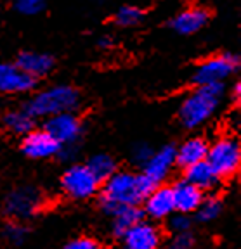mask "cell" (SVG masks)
<instances>
[{"label": "cell", "instance_id": "1", "mask_svg": "<svg viewBox=\"0 0 241 249\" xmlns=\"http://www.w3.org/2000/svg\"><path fill=\"white\" fill-rule=\"evenodd\" d=\"M156 185L146 177L132 175L128 171H117L111 178L104 182L101 192V206L106 213L115 214L128 206H137L148 197Z\"/></svg>", "mask_w": 241, "mask_h": 249}, {"label": "cell", "instance_id": "2", "mask_svg": "<svg viewBox=\"0 0 241 249\" xmlns=\"http://www.w3.org/2000/svg\"><path fill=\"white\" fill-rule=\"evenodd\" d=\"M224 95V85L215 83V85L198 87L189 97L182 102L179 109V120L186 128H195L203 121L214 114Z\"/></svg>", "mask_w": 241, "mask_h": 249}, {"label": "cell", "instance_id": "3", "mask_svg": "<svg viewBox=\"0 0 241 249\" xmlns=\"http://www.w3.org/2000/svg\"><path fill=\"white\" fill-rule=\"evenodd\" d=\"M78 101H80V97H78V92L73 87L58 85L39 92L24 106V109L33 118H52L62 113H71L78 106Z\"/></svg>", "mask_w": 241, "mask_h": 249}, {"label": "cell", "instance_id": "4", "mask_svg": "<svg viewBox=\"0 0 241 249\" xmlns=\"http://www.w3.org/2000/svg\"><path fill=\"white\" fill-rule=\"evenodd\" d=\"M206 163L214 170L217 178H227L233 177L240 168L241 161V149L236 139H226L217 140L212 147H208V154H206Z\"/></svg>", "mask_w": 241, "mask_h": 249}, {"label": "cell", "instance_id": "5", "mask_svg": "<svg viewBox=\"0 0 241 249\" xmlns=\"http://www.w3.org/2000/svg\"><path fill=\"white\" fill-rule=\"evenodd\" d=\"M43 206V196L31 185L18 187L4 201V213L12 220H26Z\"/></svg>", "mask_w": 241, "mask_h": 249}, {"label": "cell", "instance_id": "6", "mask_svg": "<svg viewBox=\"0 0 241 249\" xmlns=\"http://www.w3.org/2000/svg\"><path fill=\"white\" fill-rule=\"evenodd\" d=\"M238 66H240V59L233 54L212 55L196 68L195 82L200 87L222 83L227 76H231L238 70Z\"/></svg>", "mask_w": 241, "mask_h": 249}, {"label": "cell", "instance_id": "7", "mask_svg": "<svg viewBox=\"0 0 241 249\" xmlns=\"http://www.w3.org/2000/svg\"><path fill=\"white\" fill-rule=\"evenodd\" d=\"M61 187L64 194L70 197L87 199L98 192L99 182L85 164H75L64 171L61 178Z\"/></svg>", "mask_w": 241, "mask_h": 249}, {"label": "cell", "instance_id": "8", "mask_svg": "<svg viewBox=\"0 0 241 249\" xmlns=\"http://www.w3.org/2000/svg\"><path fill=\"white\" fill-rule=\"evenodd\" d=\"M43 130L61 145H75L82 133V121L73 113H62L49 118Z\"/></svg>", "mask_w": 241, "mask_h": 249}, {"label": "cell", "instance_id": "9", "mask_svg": "<svg viewBox=\"0 0 241 249\" xmlns=\"http://www.w3.org/2000/svg\"><path fill=\"white\" fill-rule=\"evenodd\" d=\"M21 149L31 160H45V158L58 156L61 144L56 142L45 130H33L28 135H24Z\"/></svg>", "mask_w": 241, "mask_h": 249}, {"label": "cell", "instance_id": "10", "mask_svg": "<svg viewBox=\"0 0 241 249\" xmlns=\"http://www.w3.org/2000/svg\"><path fill=\"white\" fill-rule=\"evenodd\" d=\"M175 152H177V149L174 145H163L161 149L153 152L149 161L144 164L142 175L148 180H151L156 187H160V183L167 178L168 171L175 164Z\"/></svg>", "mask_w": 241, "mask_h": 249}, {"label": "cell", "instance_id": "11", "mask_svg": "<svg viewBox=\"0 0 241 249\" xmlns=\"http://www.w3.org/2000/svg\"><path fill=\"white\" fill-rule=\"evenodd\" d=\"M35 78L28 76L16 64H9V62H2L0 64V92L2 93L28 92V90L35 87Z\"/></svg>", "mask_w": 241, "mask_h": 249}, {"label": "cell", "instance_id": "12", "mask_svg": "<svg viewBox=\"0 0 241 249\" xmlns=\"http://www.w3.org/2000/svg\"><path fill=\"white\" fill-rule=\"evenodd\" d=\"M160 241V230L146 222L137 223L123 235L125 249H158Z\"/></svg>", "mask_w": 241, "mask_h": 249}, {"label": "cell", "instance_id": "13", "mask_svg": "<svg viewBox=\"0 0 241 249\" xmlns=\"http://www.w3.org/2000/svg\"><path fill=\"white\" fill-rule=\"evenodd\" d=\"M210 14L208 11L200 5H193V7H187L184 11H181L179 14L175 16L174 19L170 21V26L174 28L177 33H182V35H191V33H196L198 30H201L206 24Z\"/></svg>", "mask_w": 241, "mask_h": 249}, {"label": "cell", "instance_id": "14", "mask_svg": "<svg viewBox=\"0 0 241 249\" xmlns=\"http://www.w3.org/2000/svg\"><path fill=\"white\" fill-rule=\"evenodd\" d=\"M172 194H174V206L181 214L193 213L203 202V192L186 180L175 183L172 187Z\"/></svg>", "mask_w": 241, "mask_h": 249}, {"label": "cell", "instance_id": "15", "mask_svg": "<svg viewBox=\"0 0 241 249\" xmlns=\"http://www.w3.org/2000/svg\"><path fill=\"white\" fill-rule=\"evenodd\" d=\"M144 201H146V208H144L146 213L156 220L168 216L175 211L172 187H156Z\"/></svg>", "mask_w": 241, "mask_h": 249}, {"label": "cell", "instance_id": "16", "mask_svg": "<svg viewBox=\"0 0 241 249\" xmlns=\"http://www.w3.org/2000/svg\"><path fill=\"white\" fill-rule=\"evenodd\" d=\"M16 66L23 70L28 76L31 78H39L47 74L54 66V59L49 54H42V52H21L18 55V61H16Z\"/></svg>", "mask_w": 241, "mask_h": 249}, {"label": "cell", "instance_id": "17", "mask_svg": "<svg viewBox=\"0 0 241 249\" xmlns=\"http://www.w3.org/2000/svg\"><path fill=\"white\" fill-rule=\"evenodd\" d=\"M208 154V144L201 137H195V139L186 140L177 152H175V163H179L182 168H189L193 164H198L206 160Z\"/></svg>", "mask_w": 241, "mask_h": 249}, {"label": "cell", "instance_id": "18", "mask_svg": "<svg viewBox=\"0 0 241 249\" xmlns=\"http://www.w3.org/2000/svg\"><path fill=\"white\" fill-rule=\"evenodd\" d=\"M186 182H189L191 185H195L196 189L203 191V189H210L215 183L219 182L217 175L214 173L206 161H201L198 164H193V166L186 168Z\"/></svg>", "mask_w": 241, "mask_h": 249}, {"label": "cell", "instance_id": "19", "mask_svg": "<svg viewBox=\"0 0 241 249\" xmlns=\"http://www.w3.org/2000/svg\"><path fill=\"white\" fill-rule=\"evenodd\" d=\"M142 210L139 206H128L113 214V233L117 237H123L128 230L142 222Z\"/></svg>", "mask_w": 241, "mask_h": 249}, {"label": "cell", "instance_id": "20", "mask_svg": "<svg viewBox=\"0 0 241 249\" xmlns=\"http://www.w3.org/2000/svg\"><path fill=\"white\" fill-rule=\"evenodd\" d=\"M4 124H5V128L11 130L12 133H18V135H28L30 132H33L35 118L30 116L24 107L14 109V111H9V113L4 116Z\"/></svg>", "mask_w": 241, "mask_h": 249}, {"label": "cell", "instance_id": "21", "mask_svg": "<svg viewBox=\"0 0 241 249\" xmlns=\"http://www.w3.org/2000/svg\"><path fill=\"white\" fill-rule=\"evenodd\" d=\"M85 166L98 178L99 183L106 182V180L111 178L117 173V163H115V160L109 154H96L94 158H90Z\"/></svg>", "mask_w": 241, "mask_h": 249}, {"label": "cell", "instance_id": "22", "mask_svg": "<svg viewBox=\"0 0 241 249\" xmlns=\"http://www.w3.org/2000/svg\"><path fill=\"white\" fill-rule=\"evenodd\" d=\"M142 9L134 7V5H123L117 11L115 14V21H117L120 26H134L142 19Z\"/></svg>", "mask_w": 241, "mask_h": 249}, {"label": "cell", "instance_id": "23", "mask_svg": "<svg viewBox=\"0 0 241 249\" xmlns=\"http://www.w3.org/2000/svg\"><path fill=\"white\" fill-rule=\"evenodd\" d=\"M222 204L219 199L210 197V199H203V202L200 204V208L196 210V214H198L200 222H212L215 218L221 214Z\"/></svg>", "mask_w": 241, "mask_h": 249}, {"label": "cell", "instance_id": "24", "mask_svg": "<svg viewBox=\"0 0 241 249\" xmlns=\"http://www.w3.org/2000/svg\"><path fill=\"white\" fill-rule=\"evenodd\" d=\"M4 235L11 244L18 246V244H23L24 242V239H26V235H28V230H26V227L21 225L20 222H11V223H7V227H5Z\"/></svg>", "mask_w": 241, "mask_h": 249}, {"label": "cell", "instance_id": "25", "mask_svg": "<svg viewBox=\"0 0 241 249\" xmlns=\"http://www.w3.org/2000/svg\"><path fill=\"white\" fill-rule=\"evenodd\" d=\"M14 9L21 14L26 16H35L45 9V4L42 0H18L14 4Z\"/></svg>", "mask_w": 241, "mask_h": 249}, {"label": "cell", "instance_id": "26", "mask_svg": "<svg viewBox=\"0 0 241 249\" xmlns=\"http://www.w3.org/2000/svg\"><path fill=\"white\" fill-rule=\"evenodd\" d=\"M170 229L175 232V235L177 233H187L191 229V222L189 218L186 216V214H175V216L170 218Z\"/></svg>", "mask_w": 241, "mask_h": 249}, {"label": "cell", "instance_id": "27", "mask_svg": "<svg viewBox=\"0 0 241 249\" xmlns=\"http://www.w3.org/2000/svg\"><path fill=\"white\" fill-rule=\"evenodd\" d=\"M153 149L149 147L148 144H137L136 147H134V151H132V160L136 161V163H139V164H146L149 161V158L153 156Z\"/></svg>", "mask_w": 241, "mask_h": 249}, {"label": "cell", "instance_id": "28", "mask_svg": "<svg viewBox=\"0 0 241 249\" xmlns=\"http://www.w3.org/2000/svg\"><path fill=\"white\" fill-rule=\"evenodd\" d=\"M195 244V239L189 232L187 233H177L174 239H172L168 249H191Z\"/></svg>", "mask_w": 241, "mask_h": 249}, {"label": "cell", "instance_id": "29", "mask_svg": "<svg viewBox=\"0 0 241 249\" xmlns=\"http://www.w3.org/2000/svg\"><path fill=\"white\" fill-rule=\"evenodd\" d=\"M64 249H99V244L94 239L89 237H80L71 241L70 244L64 246Z\"/></svg>", "mask_w": 241, "mask_h": 249}, {"label": "cell", "instance_id": "30", "mask_svg": "<svg viewBox=\"0 0 241 249\" xmlns=\"http://www.w3.org/2000/svg\"><path fill=\"white\" fill-rule=\"evenodd\" d=\"M240 95H241V83L238 82L236 85H234V99H236V101H240Z\"/></svg>", "mask_w": 241, "mask_h": 249}]
</instances>
